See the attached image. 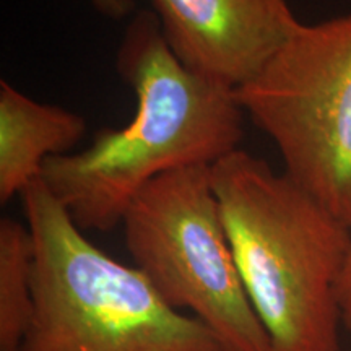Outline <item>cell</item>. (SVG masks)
<instances>
[{"label": "cell", "mask_w": 351, "mask_h": 351, "mask_svg": "<svg viewBox=\"0 0 351 351\" xmlns=\"http://www.w3.org/2000/svg\"><path fill=\"white\" fill-rule=\"evenodd\" d=\"M86 132L77 112L29 98L0 82V202L5 205L41 178L52 156L72 153Z\"/></svg>", "instance_id": "52a82bcc"}, {"label": "cell", "mask_w": 351, "mask_h": 351, "mask_svg": "<svg viewBox=\"0 0 351 351\" xmlns=\"http://www.w3.org/2000/svg\"><path fill=\"white\" fill-rule=\"evenodd\" d=\"M117 69L137 98L132 121L103 129L83 152L49 158L41 171L83 231H112L156 178L213 166L244 138L236 91L187 69L166 43L155 12H140L127 26Z\"/></svg>", "instance_id": "6da1fadb"}, {"label": "cell", "mask_w": 351, "mask_h": 351, "mask_svg": "<svg viewBox=\"0 0 351 351\" xmlns=\"http://www.w3.org/2000/svg\"><path fill=\"white\" fill-rule=\"evenodd\" d=\"M34 251L28 225L0 219V351H21L34 315Z\"/></svg>", "instance_id": "ba28073f"}, {"label": "cell", "mask_w": 351, "mask_h": 351, "mask_svg": "<svg viewBox=\"0 0 351 351\" xmlns=\"http://www.w3.org/2000/svg\"><path fill=\"white\" fill-rule=\"evenodd\" d=\"M135 267L228 351H270L249 301L212 181V166L171 171L132 200L121 223Z\"/></svg>", "instance_id": "277c9868"}, {"label": "cell", "mask_w": 351, "mask_h": 351, "mask_svg": "<svg viewBox=\"0 0 351 351\" xmlns=\"http://www.w3.org/2000/svg\"><path fill=\"white\" fill-rule=\"evenodd\" d=\"M96 10L111 20H122L134 10V0H91Z\"/></svg>", "instance_id": "30bf717a"}, {"label": "cell", "mask_w": 351, "mask_h": 351, "mask_svg": "<svg viewBox=\"0 0 351 351\" xmlns=\"http://www.w3.org/2000/svg\"><path fill=\"white\" fill-rule=\"evenodd\" d=\"M21 199L34 251V315L21 351H228L137 267L96 247L41 178Z\"/></svg>", "instance_id": "3957f363"}, {"label": "cell", "mask_w": 351, "mask_h": 351, "mask_svg": "<svg viewBox=\"0 0 351 351\" xmlns=\"http://www.w3.org/2000/svg\"><path fill=\"white\" fill-rule=\"evenodd\" d=\"M236 98L285 174L351 230V15L301 23Z\"/></svg>", "instance_id": "5b68a950"}, {"label": "cell", "mask_w": 351, "mask_h": 351, "mask_svg": "<svg viewBox=\"0 0 351 351\" xmlns=\"http://www.w3.org/2000/svg\"><path fill=\"white\" fill-rule=\"evenodd\" d=\"M236 265L270 351H339L351 230L245 150L212 166Z\"/></svg>", "instance_id": "7a4b0ae2"}, {"label": "cell", "mask_w": 351, "mask_h": 351, "mask_svg": "<svg viewBox=\"0 0 351 351\" xmlns=\"http://www.w3.org/2000/svg\"><path fill=\"white\" fill-rule=\"evenodd\" d=\"M339 298L341 307V317L346 326L351 327V249L346 258L343 274H341L339 285Z\"/></svg>", "instance_id": "9c48e42d"}, {"label": "cell", "mask_w": 351, "mask_h": 351, "mask_svg": "<svg viewBox=\"0 0 351 351\" xmlns=\"http://www.w3.org/2000/svg\"><path fill=\"white\" fill-rule=\"evenodd\" d=\"M171 51L197 75L239 90L301 26L287 0H152Z\"/></svg>", "instance_id": "8992f818"}]
</instances>
